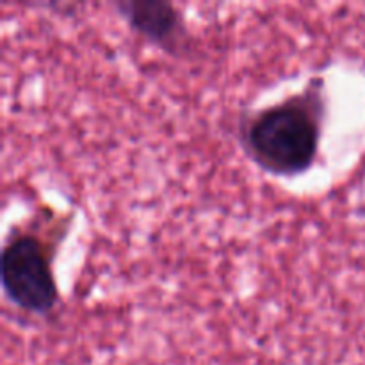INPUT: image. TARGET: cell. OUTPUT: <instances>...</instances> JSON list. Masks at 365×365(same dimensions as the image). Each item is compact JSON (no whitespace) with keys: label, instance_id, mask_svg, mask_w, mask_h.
I'll return each instance as SVG.
<instances>
[{"label":"cell","instance_id":"1","mask_svg":"<svg viewBox=\"0 0 365 365\" xmlns=\"http://www.w3.org/2000/svg\"><path fill=\"white\" fill-rule=\"evenodd\" d=\"M324 100L321 86L262 107L241 123L250 159L274 177H296L312 168L319 153Z\"/></svg>","mask_w":365,"mask_h":365},{"label":"cell","instance_id":"2","mask_svg":"<svg viewBox=\"0 0 365 365\" xmlns=\"http://www.w3.org/2000/svg\"><path fill=\"white\" fill-rule=\"evenodd\" d=\"M2 285L11 303L25 312L46 316L59 302L56 277L45 242L16 232L2 250Z\"/></svg>","mask_w":365,"mask_h":365},{"label":"cell","instance_id":"3","mask_svg":"<svg viewBox=\"0 0 365 365\" xmlns=\"http://www.w3.org/2000/svg\"><path fill=\"white\" fill-rule=\"evenodd\" d=\"M134 32L168 53H178L187 43V27L180 11L164 0H121L114 4Z\"/></svg>","mask_w":365,"mask_h":365}]
</instances>
